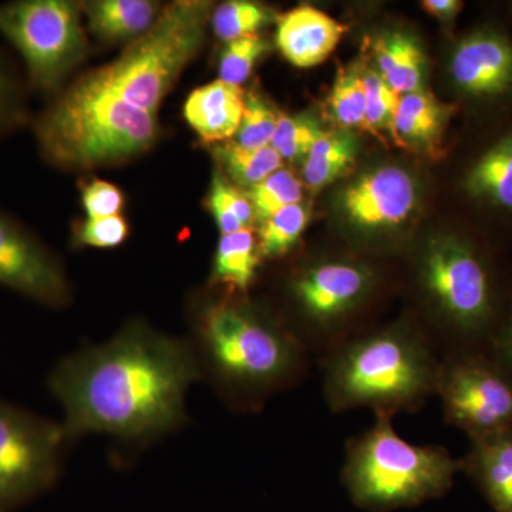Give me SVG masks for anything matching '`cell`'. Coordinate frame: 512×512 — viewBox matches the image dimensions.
<instances>
[{"label": "cell", "mask_w": 512, "mask_h": 512, "mask_svg": "<svg viewBox=\"0 0 512 512\" xmlns=\"http://www.w3.org/2000/svg\"><path fill=\"white\" fill-rule=\"evenodd\" d=\"M200 375L183 340L134 322L110 342L66 357L47 383L62 404L67 439L99 433L140 440L181 426L185 397Z\"/></svg>", "instance_id": "1"}, {"label": "cell", "mask_w": 512, "mask_h": 512, "mask_svg": "<svg viewBox=\"0 0 512 512\" xmlns=\"http://www.w3.org/2000/svg\"><path fill=\"white\" fill-rule=\"evenodd\" d=\"M319 365L330 412L367 409L393 419L436 396L441 355L416 320L400 319L357 333Z\"/></svg>", "instance_id": "2"}, {"label": "cell", "mask_w": 512, "mask_h": 512, "mask_svg": "<svg viewBox=\"0 0 512 512\" xmlns=\"http://www.w3.org/2000/svg\"><path fill=\"white\" fill-rule=\"evenodd\" d=\"M413 268L424 309L417 325L441 357L490 355L512 299L491 256L471 239L439 234L417 252Z\"/></svg>", "instance_id": "3"}, {"label": "cell", "mask_w": 512, "mask_h": 512, "mask_svg": "<svg viewBox=\"0 0 512 512\" xmlns=\"http://www.w3.org/2000/svg\"><path fill=\"white\" fill-rule=\"evenodd\" d=\"M202 355L215 383L239 409L301 383L312 356L284 323L245 302H212L201 313Z\"/></svg>", "instance_id": "4"}, {"label": "cell", "mask_w": 512, "mask_h": 512, "mask_svg": "<svg viewBox=\"0 0 512 512\" xmlns=\"http://www.w3.org/2000/svg\"><path fill=\"white\" fill-rule=\"evenodd\" d=\"M40 153L67 170L121 163L156 143V114L133 106L90 74L70 86L33 124Z\"/></svg>", "instance_id": "5"}, {"label": "cell", "mask_w": 512, "mask_h": 512, "mask_svg": "<svg viewBox=\"0 0 512 512\" xmlns=\"http://www.w3.org/2000/svg\"><path fill=\"white\" fill-rule=\"evenodd\" d=\"M460 473V458L446 447L409 443L392 417L376 416L369 429L349 440L340 478L357 507L386 512L443 497Z\"/></svg>", "instance_id": "6"}, {"label": "cell", "mask_w": 512, "mask_h": 512, "mask_svg": "<svg viewBox=\"0 0 512 512\" xmlns=\"http://www.w3.org/2000/svg\"><path fill=\"white\" fill-rule=\"evenodd\" d=\"M212 3L178 0L161 9L146 33L90 77L140 109L157 113L187 64L204 45Z\"/></svg>", "instance_id": "7"}, {"label": "cell", "mask_w": 512, "mask_h": 512, "mask_svg": "<svg viewBox=\"0 0 512 512\" xmlns=\"http://www.w3.org/2000/svg\"><path fill=\"white\" fill-rule=\"evenodd\" d=\"M380 279L375 266L348 258L318 259L292 276L288 291L298 318L292 333L312 357L322 359L365 330L359 318Z\"/></svg>", "instance_id": "8"}, {"label": "cell", "mask_w": 512, "mask_h": 512, "mask_svg": "<svg viewBox=\"0 0 512 512\" xmlns=\"http://www.w3.org/2000/svg\"><path fill=\"white\" fill-rule=\"evenodd\" d=\"M82 13L70 0L0 3V35L18 50L33 89L55 92L86 56Z\"/></svg>", "instance_id": "9"}, {"label": "cell", "mask_w": 512, "mask_h": 512, "mask_svg": "<svg viewBox=\"0 0 512 512\" xmlns=\"http://www.w3.org/2000/svg\"><path fill=\"white\" fill-rule=\"evenodd\" d=\"M436 397L468 440L512 430V369L488 353L441 357Z\"/></svg>", "instance_id": "10"}, {"label": "cell", "mask_w": 512, "mask_h": 512, "mask_svg": "<svg viewBox=\"0 0 512 512\" xmlns=\"http://www.w3.org/2000/svg\"><path fill=\"white\" fill-rule=\"evenodd\" d=\"M62 423L0 402V512H10L56 484L67 443Z\"/></svg>", "instance_id": "11"}, {"label": "cell", "mask_w": 512, "mask_h": 512, "mask_svg": "<svg viewBox=\"0 0 512 512\" xmlns=\"http://www.w3.org/2000/svg\"><path fill=\"white\" fill-rule=\"evenodd\" d=\"M0 286L43 305H67L70 286L59 259L36 235L0 211Z\"/></svg>", "instance_id": "12"}, {"label": "cell", "mask_w": 512, "mask_h": 512, "mask_svg": "<svg viewBox=\"0 0 512 512\" xmlns=\"http://www.w3.org/2000/svg\"><path fill=\"white\" fill-rule=\"evenodd\" d=\"M340 205L359 231H389L403 225L416 210V181L403 168L384 165L349 184L340 195Z\"/></svg>", "instance_id": "13"}, {"label": "cell", "mask_w": 512, "mask_h": 512, "mask_svg": "<svg viewBox=\"0 0 512 512\" xmlns=\"http://www.w3.org/2000/svg\"><path fill=\"white\" fill-rule=\"evenodd\" d=\"M454 86L470 99L488 101L512 94V40L495 29L461 39L450 59Z\"/></svg>", "instance_id": "14"}, {"label": "cell", "mask_w": 512, "mask_h": 512, "mask_svg": "<svg viewBox=\"0 0 512 512\" xmlns=\"http://www.w3.org/2000/svg\"><path fill=\"white\" fill-rule=\"evenodd\" d=\"M348 26L312 6H298L276 20L281 55L299 69L318 66L338 47Z\"/></svg>", "instance_id": "15"}, {"label": "cell", "mask_w": 512, "mask_h": 512, "mask_svg": "<svg viewBox=\"0 0 512 512\" xmlns=\"http://www.w3.org/2000/svg\"><path fill=\"white\" fill-rule=\"evenodd\" d=\"M460 461L461 473L473 481L494 512H512V430L468 440Z\"/></svg>", "instance_id": "16"}, {"label": "cell", "mask_w": 512, "mask_h": 512, "mask_svg": "<svg viewBox=\"0 0 512 512\" xmlns=\"http://www.w3.org/2000/svg\"><path fill=\"white\" fill-rule=\"evenodd\" d=\"M244 109L242 87L215 80L188 96L184 117L204 143L221 144L237 134Z\"/></svg>", "instance_id": "17"}, {"label": "cell", "mask_w": 512, "mask_h": 512, "mask_svg": "<svg viewBox=\"0 0 512 512\" xmlns=\"http://www.w3.org/2000/svg\"><path fill=\"white\" fill-rule=\"evenodd\" d=\"M453 111V106L427 90L404 94L394 116L392 136L402 146H439Z\"/></svg>", "instance_id": "18"}, {"label": "cell", "mask_w": 512, "mask_h": 512, "mask_svg": "<svg viewBox=\"0 0 512 512\" xmlns=\"http://www.w3.org/2000/svg\"><path fill=\"white\" fill-rule=\"evenodd\" d=\"M80 5L90 30L107 42H133L153 26L163 9L151 0H92Z\"/></svg>", "instance_id": "19"}, {"label": "cell", "mask_w": 512, "mask_h": 512, "mask_svg": "<svg viewBox=\"0 0 512 512\" xmlns=\"http://www.w3.org/2000/svg\"><path fill=\"white\" fill-rule=\"evenodd\" d=\"M464 188L473 200L512 212V130L477 158L464 178Z\"/></svg>", "instance_id": "20"}, {"label": "cell", "mask_w": 512, "mask_h": 512, "mask_svg": "<svg viewBox=\"0 0 512 512\" xmlns=\"http://www.w3.org/2000/svg\"><path fill=\"white\" fill-rule=\"evenodd\" d=\"M377 72L400 96L423 89L426 57L414 37L394 32L375 40Z\"/></svg>", "instance_id": "21"}, {"label": "cell", "mask_w": 512, "mask_h": 512, "mask_svg": "<svg viewBox=\"0 0 512 512\" xmlns=\"http://www.w3.org/2000/svg\"><path fill=\"white\" fill-rule=\"evenodd\" d=\"M261 261L258 239L252 229L221 235L212 266V282L231 292L247 293Z\"/></svg>", "instance_id": "22"}, {"label": "cell", "mask_w": 512, "mask_h": 512, "mask_svg": "<svg viewBox=\"0 0 512 512\" xmlns=\"http://www.w3.org/2000/svg\"><path fill=\"white\" fill-rule=\"evenodd\" d=\"M357 150L359 143L349 130L326 131L305 157L303 183L311 191L335 183L355 163Z\"/></svg>", "instance_id": "23"}, {"label": "cell", "mask_w": 512, "mask_h": 512, "mask_svg": "<svg viewBox=\"0 0 512 512\" xmlns=\"http://www.w3.org/2000/svg\"><path fill=\"white\" fill-rule=\"evenodd\" d=\"M212 153L218 165L224 168L221 171L225 177L242 191L262 183L282 168V158L271 146L249 150L235 141H227L217 144Z\"/></svg>", "instance_id": "24"}, {"label": "cell", "mask_w": 512, "mask_h": 512, "mask_svg": "<svg viewBox=\"0 0 512 512\" xmlns=\"http://www.w3.org/2000/svg\"><path fill=\"white\" fill-rule=\"evenodd\" d=\"M311 211L305 204L289 205L259 227L258 247L262 259L284 258L295 248L309 224Z\"/></svg>", "instance_id": "25"}, {"label": "cell", "mask_w": 512, "mask_h": 512, "mask_svg": "<svg viewBox=\"0 0 512 512\" xmlns=\"http://www.w3.org/2000/svg\"><path fill=\"white\" fill-rule=\"evenodd\" d=\"M207 208L217 222L221 235L234 234L241 229H251L255 221L251 202L237 185L231 183L220 168L212 175Z\"/></svg>", "instance_id": "26"}, {"label": "cell", "mask_w": 512, "mask_h": 512, "mask_svg": "<svg viewBox=\"0 0 512 512\" xmlns=\"http://www.w3.org/2000/svg\"><path fill=\"white\" fill-rule=\"evenodd\" d=\"M276 20L278 16L274 10L247 0L222 3L211 15L215 35L227 43L241 37L258 35L259 30Z\"/></svg>", "instance_id": "27"}, {"label": "cell", "mask_w": 512, "mask_h": 512, "mask_svg": "<svg viewBox=\"0 0 512 512\" xmlns=\"http://www.w3.org/2000/svg\"><path fill=\"white\" fill-rule=\"evenodd\" d=\"M332 119L343 130L365 126L366 89L363 70L357 66L340 69L329 94Z\"/></svg>", "instance_id": "28"}, {"label": "cell", "mask_w": 512, "mask_h": 512, "mask_svg": "<svg viewBox=\"0 0 512 512\" xmlns=\"http://www.w3.org/2000/svg\"><path fill=\"white\" fill-rule=\"evenodd\" d=\"M244 192L251 202L255 221L259 222V225L276 212L284 210L289 205L301 204L303 200L302 181L286 168L275 171L262 183Z\"/></svg>", "instance_id": "29"}, {"label": "cell", "mask_w": 512, "mask_h": 512, "mask_svg": "<svg viewBox=\"0 0 512 512\" xmlns=\"http://www.w3.org/2000/svg\"><path fill=\"white\" fill-rule=\"evenodd\" d=\"M325 134V128L312 114L289 116V114L279 113L271 147L282 160H301L308 156L316 141Z\"/></svg>", "instance_id": "30"}, {"label": "cell", "mask_w": 512, "mask_h": 512, "mask_svg": "<svg viewBox=\"0 0 512 512\" xmlns=\"http://www.w3.org/2000/svg\"><path fill=\"white\" fill-rule=\"evenodd\" d=\"M278 117L279 113L261 94H245L244 114L235 134V143L249 150L271 146Z\"/></svg>", "instance_id": "31"}, {"label": "cell", "mask_w": 512, "mask_h": 512, "mask_svg": "<svg viewBox=\"0 0 512 512\" xmlns=\"http://www.w3.org/2000/svg\"><path fill=\"white\" fill-rule=\"evenodd\" d=\"M366 89L365 130L373 134L389 131L392 134L394 116L400 94L394 92L376 69L363 70Z\"/></svg>", "instance_id": "32"}, {"label": "cell", "mask_w": 512, "mask_h": 512, "mask_svg": "<svg viewBox=\"0 0 512 512\" xmlns=\"http://www.w3.org/2000/svg\"><path fill=\"white\" fill-rule=\"evenodd\" d=\"M268 50V42L259 35L245 36L229 42L221 55L220 80L241 87Z\"/></svg>", "instance_id": "33"}, {"label": "cell", "mask_w": 512, "mask_h": 512, "mask_svg": "<svg viewBox=\"0 0 512 512\" xmlns=\"http://www.w3.org/2000/svg\"><path fill=\"white\" fill-rule=\"evenodd\" d=\"M26 119L23 86L13 67L0 55V134Z\"/></svg>", "instance_id": "34"}, {"label": "cell", "mask_w": 512, "mask_h": 512, "mask_svg": "<svg viewBox=\"0 0 512 512\" xmlns=\"http://www.w3.org/2000/svg\"><path fill=\"white\" fill-rule=\"evenodd\" d=\"M128 224L121 215L109 218H87L74 229V244L80 247L114 248L126 241Z\"/></svg>", "instance_id": "35"}, {"label": "cell", "mask_w": 512, "mask_h": 512, "mask_svg": "<svg viewBox=\"0 0 512 512\" xmlns=\"http://www.w3.org/2000/svg\"><path fill=\"white\" fill-rule=\"evenodd\" d=\"M82 200L87 218L92 220L116 217L124 207V195L120 188L103 180H92L84 185Z\"/></svg>", "instance_id": "36"}, {"label": "cell", "mask_w": 512, "mask_h": 512, "mask_svg": "<svg viewBox=\"0 0 512 512\" xmlns=\"http://www.w3.org/2000/svg\"><path fill=\"white\" fill-rule=\"evenodd\" d=\"M490 355L498 362L503 363L504 366L512 369V299L510 308H508L507 315L503 320V325L495 336Z\"/></svg>", "instance_id": "37"}, {"label": "cell", "mask_w": 512, "mask_h": 512, "mask_svg": "<svg viewBox=\"0 0 512 512\" xmlns=\"http://www.w3.org/2000/svg\"><path fill=\"white\" fill-rule=\"evenodd\" d=\"M421 8L426 10L430 16L439 20L446 29L453 28L458 13L463 9V2L458 0H424Z\"/></svg>", "instance_id": "38"}]
</instances>
